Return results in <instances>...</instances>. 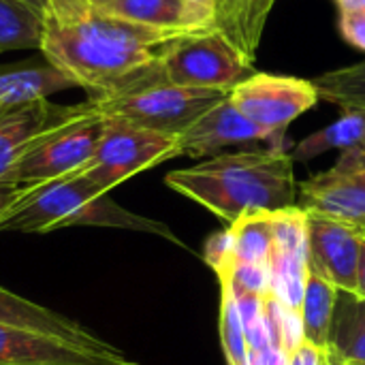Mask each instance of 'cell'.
Returning a JSON list of instances; mask_svg holds the SVG:
<instances>
[{
  "label": "cell",
  "mask_w": 365,
  "mask_h": 365,
  "mask_svg": "<svg viewBox=\"0 0 365 365\" xmlns=\"http://www.w3.org/2000/svg\"><path fill=\"white\" fill-rule=\"evenodd\" d=\"M188 32L133 24L86 4L66 13H45L38 51L94 101L163 81V53Z\"/></svg>",
  "instance_id": "1"
},
{
  "label": "cell",
  "mask_w": 365,
  "mask_h": 365,
  "mask_svg": "<svg viewBox=\"0 0 365 365\" xmlns=\"http://www.w3.org/2000/svg\"><path fill=\"white\" fill-rule=\"evenodd\" d=\"M295 160L284 148L218 154L188 169L171 171L165 182L233 225L248 214L299 205Z\"/></svg>",
  "instance_id": "2"
},
{
  "label": "cell",
  "mask_w": 365,
  "mask_h": 365,
  "mask_svg": "<svg viewBox=\"0 0 365 365\" xmlns=\"http://www.w3.org/2000/svg\"><path fill=\"white\" fill-rule=\"evenodd\" d=\"M64 227L145 231L182 244L169 227L120 207L79 171L41 186H30L26 195L0 218V231L15 233H47Z\"/></svg>",
  "instance_id": "3"
},
{
  "label": "cell",
  "mask_w": 365,
  "mask_h": 365,
  "mask_svg": "<svg viewBox=\"0 0 365 365\" xmlns=\"http://www.w3.org/2000/svg\"><path fill=\"white\" fill-rule=\"evenodd\" d=\"M107 118L92 105H73L71 113L43 130L2 182L41 186L81 171L94 156L105 133Z\"/></svg>",
  "instance_id": "4"
},
{
  "label": "cell",
  "mask_w": 365,
  "mask_h": 365,
  "mask_svg": "<svg viewBox=\"0 0 365 365\" xmlns=\"http://www.w3.org/2000/svg\"><path fill=\"white\" fill-rule=\"evenodd\" d=\"M227 96L229 90L188 88L158 81L115 96L90 98V103L107 118H120L148 130L180 137L207 109Z\"/></svg>",
  "instance_id": "5"
},
{
  "label": "cell",
  "mask_w": 365,
  "mask_h": 365,
  "mask_svg": "<svg viewBox=\"0 0 365 365\" xmlns=\"http://www.w3.org/2000/svg\"><path fill=\"white\" fill-rule=\"evenodd\" d=\"M160 79L173 86L231 90L252 75V62L218 30L188 32L160 58Z\"/></svg>",
  "instance_id": "6"
},
{
  "label": "cell",
  "mask_w": 365,
  "mask_h": 365,
  "mask_svg": "<svg viewBox=\"0 0 365 365\" xmlns=\"http://www.w3.org/2000/svg\"><path fill=\"white\" fill-rule=\"evenodd\" d=\"M175 156H180L178 137L148 130L120 118H107L96 152L79 173L107 195L128 178Z\"/></svg>",
  "instance_id": "7"
},
{
  "label": "cell",
  "mask_w": 365,
  "mask_h": 365,
  "mask_svg": "<svg viewBox=\"0 0 365 365\" xmlns=\"http://www.w3.org/2000/svg\"><path fill=\"white\" fill-rule=\"evenodd\" d=\"M229 101L282 143L289 124L312 109L321 96L312 79L252 73L229 90Z\"/></svg>",
  "instance_id": "8"
},
{
  "label": "cell",
  "mask_w": 365,
  "mask_h": 365,
  "mask_svg": "<svg viewBox=\"0 0 365 365\" xmlns=\"http://www.w3.org/2000/svg\"><path fill=\"white\" fill-rule=\"evenodd\" d=\"M361 235V229L353 222L308 212V265L317 269L325 280H329L336 289L355 291Z\"/></svg>",
  "instance_id": "9"
},
{
  "label": "cell",
  "mask_w": 365,
  "mask_h": 365,
  "mask_svg": "<svg viewBox=\"0 0 365 365\" xmlns=\"http://www.w3.org/2000/svg\"><path fill=\"white\" fill-rule=\"evenodd\" d=\"M0 365H139L124 353L109 355L81 344L0 323Z\"/></svg>",
  "instance_id": "10"
},
{
  "label": "cell",
  "mask_w": 365,
  "mask_h": 365,
  "mask_svg": "<svg viewBox=\"0 0 365 365\" xmlns=\"http://www.w3.org/2000/svg\"><path fill=\"white\" fill-rule=\"evenodd\" d=\"M255 141H269L272 148H282V143L272 133L242 115L240 109L229 101V96L207 109L188 130L178 137L180 156L192 158L218 156L222 148Z\"/></svg>",
  "instance_id": "11"
},
{
  "label": "cell",
  "mask_w": 365,
  "mask_h": 365,
  "mask_svg": "<svg viewBox=\"0 0 365 365\" xmlns=\"http://www.w3.org/2000/svg\"><path fill=\"white\" fill-rule=\"evenodd\" d=\"M299 207L365 227V167L329 169L299 182Z\"/></svg>",
  "instance_id": "12"
},
{
  "label": "cell",
  "mask_w": 365,
  "mask_h": 365,
  "mask_svg": "<svg viewBox=\"0 0 365 365\" xmlns=\"http://www.w3.org/2000/svg\"><path fill=\"white\" fill-rule=\"evenodd\" d=\"M0 323L26 327V329L41 331L47 336H56V338L81 344L86 349L98 351V353H109V355L122 353L113 344L101 340L98 336H94L86 327H81L77 321H73L64 314H58L53 310H47V308H43L21 295H15L2 287H0Z\"/></svg>",
  "instance_id": "13"
},
{
  "label": "cell",
  "mask_w": 365,
  "mask_h": 365,
  "mask_svg": "<svg viewBox=\"0 0 365 365\" xmlns=\"http://www.w3.org/2000/svg\"><path fill=\"white\" fill-rule=\"evenodd\" d=\"M73 107L49 103V98L0 107V182L21 158L32 141L51 124L71 113Z\"/></svg>",
  "instance_id": "14"
},
{
  "label": "cell",
  "mask_w": 365,
  "mask_h": 365,
  "mask_svg": "<svg viewBox=\"0 0 365 365\" xmlns=\"http://www.w3.org/2000/svg\"><path fill=\"white\" fill-rule=\"evenodd\" d=\"M73 88L79 86L47 60H26L0 66V107L49 98L58 92Z\"/></svg>",
  "instance_id": "15"
},
{
  "label": "cell",
  "mask_w": 365,
  "mask_h": 365,
  "mask_svg": "<svg viewBox=\"0 0 365 365\" xmlns=\"http://www.w3.org/2000/svg\"><path fill=\"white\" fill-rule=\"evenodd\" d=\"M274 4L276 0H216L214 28L255 62Z\"/></svg>",
  "instance_id": "16"
},
{
  "label": "cell",
  "mask_w": 365,
  "mask_h": 365,
  "mask_svg": "<svg viewBox=\"0 0 365 365\" xmlns=\"http://www.w3.org/2000/svg\"><path fill=\"white\" fill-rule=\"evenodd\" d=\"M327 351L344 365L365 364V297L355 291L336 295Z\"/></svg>",
  "instance_id": "17"
},
{
  "label": "cell",
  "mask_w": 365,
  "mask_h": 365,
  "mask_svg": "<svg viewBox=\"0 0 365 365\" xmlns=\"http://www.w3.org/2000/svg\"><path fill=\"white\" fill-rule=\"evenodd\" d=\"M365 141V109H342V115L329 126L302 139L291 156L295 163H310L331 150H353Z\"/></svg>",
  "instance_id": "18"
},
{
  "label": "cell",
  "mask_w": 365,
  "mask_h": 365,
  "mask_svg": "<svg viewBox=\"0 0 365 365\" xmlns=\"http://www.w3.org/2000/svg\"><path fill=\"white\" fill-rule=\"evenodd\" d=\"M336 295H338V289L308 265L306 287H304V297H302V308H299L302 331H304V340L325 351H327V340H329V325L334 317Z\"/></svg>",
  "instance_id": "19"
},
{
  "label": "cell",
  "mask_w": 365,
  "mask_h": 365,
  "mask_svg": "<svg viewBox=\"0 0 365 365\" xmlns=\"http://www.w3.org/2000/svg\"><path fill=\"white\" fill-rule=\"evenodd\" d=\"M229 229L233 235L231 272L240 265H269L274 252V214H248L229 225Z\"/></svg>",
  "instance_id": "20"
},
{
  "label": "cell",
  "mask_w": 365,
  "mask_h": 365,
  "mask_svg": "<svg viewBox=\"0 0 365 365\" xmlns=\"http://www.w3.org/2000/svg\"><path fill=\"white\" fill-rule=\"evenodd\" d=\"M45 13L26 0H0V53L41 49Z\"/></svg>",
  "instance_id": "21"
},
{
  "label": "cell",
  "mask_w": 365,
  "mask_h": 365,
  "mask_svg": "<svg viewBox=\"0 0 365 365\" xmlns=\"http://www.w3.org/2000/svg\"><path fill=\"white\" fill-rule=\"evenodd\" d=\"M98 9L115 17H122L126 21L150 26V28L186 30L184 0H105L103 4H98Z\"/></svg>",
  "instance_id": "22"
},
{
  "label": "cell",
  "mask_w": 365,
  "mask_h": 365,
  "mask_svg": "<svg viewBox=\"0 0 365 365\" xmlns=\"http://www.w3.org/2000/svg\"><path fill=\"white\" fill-rule=\"evenodd\" d=\"M312 83L321 101L334 103L340 109H365V62L317 75Z\"/></svg>",
  "instance_id": "23"
},
{
  "label": "cell",
  "mask_w": 365,
  "mask_h": 365,
  "mask_svg": "<svg viewBox=\"0 0 365 365\" xmlns=\"http://www.w3.org/2000/svg\"><path fill=\"white\" fill-rule=\"evenodd\" d=\"M222 299H220V340L229 365H248V340L244 334V323L240 317V308L233 295V289L227 280L220 282Z\"/></svg>",
  "instance_id": "24"
},
{
  "label": "cell",
  "mask_w": 365,
  "mask_h": 365,
  "mask_svg": "<svg viewBox=\"0 0 365 365\" xmlns=\"http://www.w3.org/2000/svg\"><path fill=\"white\" fill-rule=\"evenodd\" d=\"M231 257H233V235L231 229L216 233L205 244V263L216 272L220 280L229 278L231 272Z\"/></svg>",
  "instance_id": "25"
},
{
  "label": "cell",
  "mask_w": 365,
  "mask_h": 365,
  "mask_svg": "<svg viewBox=\"0 0 365 365\" xmlns=\"http://www.w3.org/2000/svg\"><path fill=\"white\" fill-rule=\"evenodd\" d=\"M184 28L192 32L216 30L214 28V11L216 0H184Z\"/></svg>",
  "instance_id": "26"
},
{
  "label": "cell",
  "mask_w": 365,
  "mask_h": 365,
  "mask_svg": "<svg viewBox=\"0 0 365 365\" xmlns=\"http://www.w3.org/2000/svg\"><path fill=\"white\" fill-rule=\"evenodd\" d=\"M340 32L349 45L365 53V6L357 11L340 13Z\"/></svg>",
  "instance_id": "27"
},
{
  "label": "cell",
  "mask_w": 365,
  "mask_h": 365,
  "mask_svg": "<svg viewBox=\"0 0 365 365\" xmlns=\"http://www.w3.org/2000/svg\"><path fill=\"white\" fill-rule=\"evenodd\" d=\"M325 353H327L325 349H319V346H314L312 342L302 340L299 346L291 353L289 365H323Z\"/></svg>",
  "instance_id": "28"
},
{
  "label": "cell",
  "mask_w": 365,
  "mask_h": 365,
  "mask_svg": "<svg viewBox=\"0 0 365 365\" xmlns=\"http://www.w3.org/2000/svg\"><path fill=\"white\" fill-rule=\"evenodd\" d=\"M30 186H17V184H9V182H0V218L26 195Z\"/></svg>",
  "instance_id": "29"
},
{
  "label": "cell",
  "mask_w": 365,
  "mask_h": 365,
  "mask_svg": "<svg viewBox=\"0 0 365 365\" xmlns=\"http://www.w3.org/2000/svg\"><path fill=\"white\" fill-rule=\"evenodd\" d=\"M359 167H365V141L353 150L342 152L338 163L334 165V169L338 171H349V169H359Z\"/></svg>",
  "instance_id": "30"
},
{
  "label": "cell",
  "mask_w": 365,
  "mask_h": 365,
  "mask_svg": "<svg viewBox=\"0 0 365 365\" xmlns=\"http://www.w3.org/2000/svg\"><path fill=\"white\" fill-rule=\"evenodd\" d=\"M92 4L90 0H47V13H66Z\"/></svg>",
  "instance_id": "31"
},
{
  "label": "cell",
  "mask_w": 365,
  "mask_h": 365,
  "mask_svg": "<svg viewBox=\"0 0 365 365\" xmlns=\"http://www.w3.org/2000/svg\"><path fill=\"white\" fill-rule=\"evenodd\" d=\"M364 233V231H361ZM355 293L365 297V235H361V248H359V263H357V289Z\"/></svg>",
  "instance_id": "32"
},
{
  "label": "cell",
  "mask_w": 365,
  "mask_h": 365,
  "mask_svg": "<svg viewBox=\"0 0 365 365\" xmlns=\"http://www.w3.org/2000/svg\"><path fill=\"white\" fill-rule=\"evenodd\" d=\"M340 13H349V11H357V9H364L365 0H336Z\"/></svg>",
  "instance_id": "33"
},
{
  "label": "cell",
  "mask_w": 365,
  "mask_h": 365,
  "mask_svg": "<svg viewBox=\"0 0 365 365\" xmlns=\"http://www.w3.org/2000/svg\"><path fill=\"white\" fill-rule=\"evenodd\" d=\"M323 365H344V364L327 351V353H325V359H323Z\"/></svg>",
  "instance_id": "34"
},
{
  "label": "cell",
  "mask_w": 365,
  "mask_h": 365,
  "mask_svg": "<svg viewBox=\"0 0 365 365\" xmlns=\"http://www.w3.org/2000/svg\"><path fill=\"white\" fill-rule=\"evenodd\" d=\"M26 2H30V4H32V6H36L38 11L47 13V0H26Z\"/></svg>",
  "instance_id": "35"
},
{
  "label": "cell",
  "mask_w": 365,
  "mask_h": 365,
  "mask_svg": "<svg viewBox=\"0 0 365 365\" xmlns=\"http://www.w3.org/2000/svg\"><path fill=\"white\" fill-rule=\"evenodd\" d=\"M90 2H92V4H94V6H98V4H103V2H105V0H90Z\"/></svg>",
  "instance_id": "36"
},
{
  "label": "cell",
  "mask_w": 365,
  "mask_h": 365,
  "mask_svg": "<svg viewBox=\"0 0 365 365\" xmlns=\"http://www.w3.org/2000/svg\"><path fill=\"white\" fill-rule=\"evenodd\" d=\"M361 231H364V235H365V227H364V229H361Z\"/></svg>",
  "instance_id": "37"
},
{
  "label": "cell",
  "mask_w": 365,
  "mask_h": 365,
  "mask_svg": "<svg viewBox=\"0 0 365 365\" xmlns=\"http://www.w3.org/2000/svg\"><path fill=\"white\" fill-rule=\"evenodd\" d=\"M359 365H365V364H359Z\"/></svg>",
  "instance_id": "38"
}]
</instances>
